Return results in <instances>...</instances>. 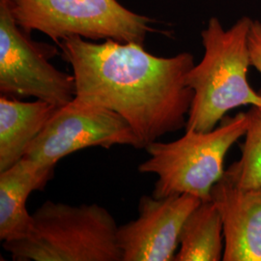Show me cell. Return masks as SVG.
<instances>
[{
    "mask_svg": "<svg viewBox=\"0 0 261 261\" xmlns=\"http://www.w3.org/2000/svg\"><path fill=\"white\" fill-rule=\"evenodd\" d=\"M57 46L75 76V99L118 113L145 149L162 137L186 127L194 92L186 77L195 66L192 54L151 55L138 43L80 36Z\"/></svg>",
    "mask_w": 261,
    "mask_h": 261,
    "instance_id": "6da1fadb",
    "label": "cell"
},
{
    "mask_svg": "<svg viewBox=\"0 0 261 261\" xmlns=\"http://www.w3.org/2000/svg\"><path fill=\"white\" fill-rule=\"evenodd\" d=\"M252 21L243 17L225 30L219 19L211 18L201 32L204 55L186 77L194 92L186 130L210 132L232 110L261 107V92H255L248 82Z\"/></svg>",
    "mask_w": 261,
    "mask_h": 261,
    "instance_id": "7a4b0ae2",
    "label": "cell"
},
{
    "mask_svg": "<svg viewBox=\"0 0 261 261\" xmlns=\"http://www.w3.org/2000/svg\"><path fill=\"white\" fill-rule=\"evenodd\" d=\"M118 225L97 203L73 206L47 200L32 214L28 235L3 242L16 261H122Z\"/></svg>",
    "mask_w": 261,
    "mask_h": 261,
    "instance_id": "3957f363",
    "label": "cell"
},
{
    "mask_svg": "<svg viewBox=\"0 0 261 261\" xmlns=\"http://www.w3.org/2000/svg\"><path fill=\"white\" fill-rule=\"evenodd\" d=\"M246 112L224 117L210 132L186 130L170 142L155 141L145 147L149 158L139 166L140 173L157 176L152 196L188 194L200 200L211 199L213 187L224 174L227 152L245 136Z\"/></svg>",
    "mask_w": 261,
    "mask_h": 261,
    "instance_id": "277c9868",
    "label": "cell"
},
{
    "mask_svg": "<svg viewBox=\"0 0 261 261\" xmlns=\"http://www.w3.org/2000/svg\"><path fill=\"white\" fill-rule=\"evenodd\" d=\"M19 27L36 30L56 44L66 38L113 40L144 45L153 19L125 8L117 0H7Z\"/></svg>",
    "mask_w": 261,
    "mask_h": 261,
    "instance_id": "5b68a950",
    "label": "cell"
},
{
    "mask_svg": "<svg viewBox=\"0 0 261 261\" xmlns=\"http://www.w3.org/2000/svg\"><path fill=\"white\" fill-rule=\"evenodd\" d=\"M57 47L34 41L14 19L7 0H0V92L9 97H34L62 107L75 97L74 75L49 60Z\"/></svg>",
    "mask_w": 261,
    "mask_h": 261,
    "instance_id": "8992f818",
    "label": "cell"
},
{
    "mask_svg": "<svg viewBox=\"0 0 261 261\" xmlns=\"http://www.w3.org/2000/svg\"><path fill=\"white\" fill-rule=\"evenodd\" d=\"M114 145L140 149L134 130L118 113L75 98L56 109L25 157L44 166L56 167L60 160L80 150L109 149Z\"/></svg>",
    "mask_w": 261,
    "mask_h": 261,
    "instance_id": "52a82bcc",
    "label": "cell"
},
{
    "mask_svg": "<svg viewBox=\"0 0 261 261\" xmlns=\"http://www.w3.org/2000/svg\"><path fill=\"white\" fill-rule=\"evenodd\" d=\"M202 200L188 194L142 196L139 218L118 226L122 261H173L182 227Z\"/></svg>",
    "mask_w": 261,
    "mask_h": 261,
    "instance_id": "ba28073f",
    "label": "cell"
},
{
    "mask_svg": "<svg viewBox=\"0 0 261 261\" xmlns=\"http://www.w3.org/2000/svg\"><path fill=\"white\" fill-rule=\"evenodd\" d=\"M211 200L224 225L223 260L261 261V185L244 189L223 176Z\"/></svg>",
    "mask_w": 261,
    "mask_h": 261,
    "instance_id": "9c48e42d",
    "label": "cell"
},
{
    "mask_svg": "<svg viewBox=\"0 0 261 261\" xmlns=\"http://www.w3.org/2000/svg\"><path fill=\"white\" fill-rule=\"evenodd\" d=\"M55 168L24 157L0 171V240L9 242L28 235L32 214L28 211L31 193L42 191L54 176Z\"/></svg>",
    "mask_w": 261,
    "mask_h": 261,
    "instance_id": "30bf717a",
    "label": "cell"
},
{
    "mask_svg": "<svg viewBox=\"0 0 261 261\" xmlns=\"http://www.w3.org/2000/svg\"><path fill=\"white\" fill-rule=\"evenodd\" d=\"M58 107L42 100L22 102L0 97V171L27 156L28 149Z\"/></svg>",
    "mask_w": 261,
    "mask_h": 261,
    "instance_id": "8fae6325",
    "label": "cell"
},
{
    "mask_svg": "<svg viewBox=\"0 0 261 261\" xmlns=\"http://www.w3.org/2000/svg\"><path fill=\"white\" fill-rule=\"evenodd\" d=\"M224 225L214 202L202 200L188 216L173 261L223 260Z\"/></svg>",
    "mask_w": 261,
    "mask_h": 261,
    "instance_id": "7c38bea8",
    "label": "cell"
},
{
    "mask_svg": "<svg viewBox=\"0 0 261 261\" xmlns=\"http://www.w3.org/2000/svg\"><path fill=\"white\" fill-rule=\"evenodd\" d=\"M246 113L248 125L240 144L241 157L224 174L235 186L244 189L261 185V107L252 106Z\"/></svg>",
    "mask_w": 261,
    "mask_h": 261,
    "instance_id": "4fadbf2b",
    "label": "cell"
},
{
    "mask_svg": "<svg viewBox=\"0 0 261 261\" xmlns=\"http://www.w3.org/2000/svg\"><path fill=\"white\" fill-rule=\"evenodd\" d=\"M249 49L251 66L261 75V22L252 20L249 32Z\"/></svg>",
    "mask_w": 261,
    "mask_h": 261,
    "instance_id": "5bb4252c",
    "label": "cell"
}]
</instances>
